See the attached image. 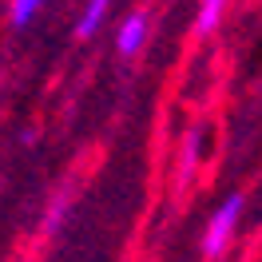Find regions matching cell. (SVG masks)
<instances>
[{"mask_svg": "<svg viewBox=\"0 0 262 262\" xmlns=\"http://www.w3.org/2000/svg\"><path fill=\"white\" fill-rule=\"evenodd\" d=\"M40 8H44V0H12V24H16V28H24V24L40 12Z\"/></svg>", "mask_w": 262, "mask_h": 262, "instance_id": "cell-6", "label": "cell"}, {"mask_svg": "<svg viewBox=\"0 0 262 262\" xmlns=\"http://www.w3.org/2000/svg\"><path fill=\"white\" fill-rule=\"evenodd\" d=\"M199 155H203V131H187V139H183V159H179V179L187 183L191 175H195V163Z\"/></svg>", "mask_w": 262, "mask_h": 262, "instance_id": "cell-4", "label": "cell"}, {"mask_svg": "<svg viewBox=\"0 0 262 262\" xmlns=\"http://www.w3.org/2000/svg\"><path fill=\"white\" fill-rule=\"evenodd\" d=\"M147 40V12H131L123 24H119V36H115V48L119 56H135Z\"/></svg>", "mask_w": 262, "mask_h": 262, "instance_id": "cell-2", "label": "cell"}, {"mask_svg": "<svg viewBox=\"0 0 262 262\" xmlns=\"http://www.w3.org/2000/svg\"><path fill=\"white\" fill-rule=\"evenodd\" d=\"M238 214H243V195H227V199H223V207L214 211L207 234H203V250H207V258H219V254L227 250L230 234H234V227H238Z\"/></svg>", "mask_w": 262, "mask_h": 262, "instance_id": "cell-1", "label": "cell"}, {"mask_svg": "<svg viewBox=\"0 0 262 262\" xmlns=\"http://www.w3.org/2000/svg\"><path fill=\"white\" fill-rule=\"evenodd\" d=\"M107 8H112V0H88V8H83V16H80V28H76V36H80V40H88V36H92L99 24H103Z\"/></svg>", "mask_w": 262, "mask_h": 262, "instance_id": "cell-5", "label": "cell"}, {"mask_svg": "<svg viewBox=\"0 0 262 262\" xmlns=\"http://www.w3.org/2000/svg\"><path fill=\"white\" fill-rule=\"evenodd\" d=\"M223 12H227V0H203L199 4V16H195V36H211L219 28Z\"/></svg>", "mask_w": 262, "mask_h": 262, "instance_id": "cell-3", "label": "cell"}]
</instances>
